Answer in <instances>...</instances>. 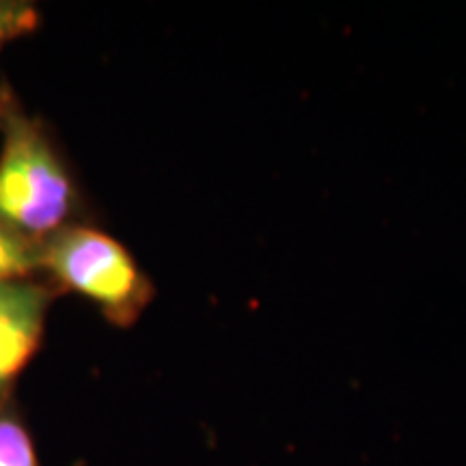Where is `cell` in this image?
I'll list each match as a JSON object with an SVG mask.
<instances>
[{
    "label": "cell",
    "mask_w": 466,
    "mask_h": 466,
    "mask_svg": "<svg viewBox=\"0 0 466 466\" xmlns=\"http://www.w3.org/2000/svg\"><path fill=\"white\" fill-rule=\"evenodd\" d=\"M0 225L44 244L69 225L86 223L85 199L72 168L39 116L20 100L0 116Z\"/></svg>",
    "instance_id": "1"
},
{
    "label": "cell",
    "mask_w": 466,
    "mask_h": 466,
    "mask_svg": "<svg viewBox=\"0 0 466 466\" xmlns=\"http://www.w3.org/2000/svg\"><path fill=\"white\" fill-rule=\"evenodd\" d=\"M42 277L67 294L85 296L110 324L141 319L156 288L119 240L91 223L69 225L39 244Z\"/></svg>",
    "instance_id": "2"
},
{
    "label": "cell",
    "mask_w": 466,
    "mask_h": 466,
    "mask_svg": "<svg viewBox=\"0 0 466 466\" xmlns=\"http://www.w3.org/2000/svg\"><path fill=\"white\" fill-rule=\"evenodd\" d=\"M0 466H42L37 442L17 400L0 408Z\"/></svg>",
    "instance_id": "4"
},
{
    "label": "cell",
    "mask_w": 466,
    "mask_h": 466,
    "mask_svg": "<svg viewBox=\"0 0 466 466\" xmlns=\"http://www.w3.org/2000/svg\"><path fill=\"white\" fill-rule=\"evenodd\" d=\"M42 25V14L37 5L28 0H0V52L15 39L26 37L35 33ZM15 93L11 86L0 78V116L11 102L15 100Z\"/></svg>",
    "instance_id": "5"
},
{
    "label": "cell",
    "mask_w": 466,
    "mask_h": 466,
    "mask_svg": "<svg viewBox=\"0 0 466 466\" xmlns=\"http://www.w3.org/2000/svg\"><path fill=\"white\" fill-rule=\"evenodd\" d=\"M42 277L39 244H33L0 225V281Z\"/></svg>",
    "instance_id": "6"
},
{
    "label": "cell",
    "mask_w": 466,
    "mask_h": 466,
    "mask_svg": "<svg viewBox=\"0 0 466 466\" xmlns=\"http://www.w3.org/2000/svg\"><path fill=\"white\" fill-rule=\"evenodd\" d=\"M61 296L44 277L0 281V408L17 400V382L42 350L48 313Z\"/></svg>",
    "instance_id": "3"
}]
</instances>
